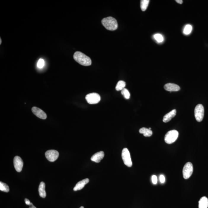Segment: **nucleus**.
Segmentation results:
<instances>
[{"mask_svg":"<svg viewBox=\"0 0 208 208\" xmlns=\"http://www.w3.org/2000/svg\"><path fill=\"white\" fill-rule=\"evenodd\" d=\"M74 59L80 65L84 66H89L92 65V60L88 56L79 51H77L73 56Z\"/></svg>","mask_w":208,"mask_h":208,"instance_id":"nucleus-1","label":"nucleus"},{"mask_svg":"<svg viewBox=\"0 0 208 208\" xmlns=\"http://www.w3.org/2000/svg\"><path fill=\"white\" fill-rule=\"evenodd\" d=\"M101 23L103 25L107 30L115 31L117 29L118 25L116 19L112 17L105 18L102 19Z\"/></svg>","mask_w":208,"mask_h":208,"instance_id":"nucleus-2","label":"nucleus"},{"mask_svg":"<svg viewBox=\"0 0 208 208\" xmlns=\"http://www.w3.org/2000/svg\"><path fill=\"white\" fill-rule=\"evenodd\" d=\"M178 135H179V133L176 130L169 131L165 135V142L169 144L173 143L176 141L177 139L178 138Z\"/></svg>","mask_w":208,"mask_h":208,"instance_id":"nucleus-3","label":"nucleus"},{"mask_svg":"<svg viewBox=\"0 0 208 208\" xmlns=\"http://www.w3.org/2000/svg\"><path fill=\"white\" fill-rule=\"evenodd\" d=\"M195 116L196 120L198 122L202 121L204 115V109L201 104L196 105L195 109Z\"/></svg>","mask_w":208,"mask_h":208,"instance_id":"nucleus-4","label":"nucleus"},{"mask_svg":"<svg viewBox=\"0 0 208 208\" xmlns=\"http://www.w3.org/2000/svg\"><path fill=\"white\" fill-rule=\"evenodd\" d=\"M122 158L124 165L128 167H131L132 166V159H131L130 153L127 148H123L122 151Z\"/></svg>","mask_w":208,"mask_h":208,"instance_id":"nucleus-5","label":"nucleus"},{"mask_svg":"<svg viewBox=\"0 0 208 208\" xmlns=\"http://www.w3.org/2000/svg\"><path fill=\"white\" fill-rule=\"evenodd\" d=\"M193 172V166L191 162L186 163L183 167V178L185 179H188L191 176Z\"/></svg>","mask_w":208,"mask_h":208,"instance_id":"nucleus-6","label":"nucleus"},{"mask_svg":"<svg viewBox=\"0 0 208 208\" xmlns=\"http://www.w3.org/2000/svg\"><path fill=\"white\" fill-rule=\"evenodd\" d=\"M87 102L89 104H96L98 103L101 100L100 95L96 93L88 94L85 97Z\"/></svg>","mask_w":208,"mask_h":208,"instance_id":"nucleus-7","label":"nucleus"},{"mask_svg":"<svg viewBox=\"0 0 208 208\" xmlns=\"http://www.w3.org/2000/svg\"><path fill=\"white\" fill-rule=\"evenodd\" d=\"M59 152L56 150H49L46 151L45 156L49 161L53 162L56 161L59 157Z\"/></svg>","mask_w":208,"mask_h":208,"instance_id":"nucleus-8","label":"nucleus"},{"mask_svg":"<svg viewBox=\"0 0 208 208\" xmlns=\"http://www.w3.org/2000/svg\"><path fill=\"white\" fill-rule=\"evenodd\" d=\"M22 159L19 156H15L14 159V165L15 170L20 172L22 170L23 166Z\"/></svg>","mask_w":208,"mask_h":208,"instance_id":"nucleus-9","label":"nucleus"},{"mask_svg":"<svg viewBox=\"0 0 208 208\" xmlns=\"http://www.w3.org/2000/svg\"><path fill=\"white\" fill-rule=\"evenodd\" d=\"M32 111L35 115L40 119H45L47 118V115L44 111L37 107L32 108Z\"/></svg>","mask_w":208,"mask_h":208,"instance_id":"nucleus-10","label":"nucleus"},{"mask_svg":"<svg viewBox=\"0 0 208 208\" xmlns=\"http://www.w3.org/2000/svg\"><path fill=\"white\" fill-rule=\"evenodd\" d=\"M164 88L169 92H177L180 89V87L174 83H169L165 85Z\"/></svg>","mask_w":208,"mask_h":208,"instance_id":"nucleus-11","label":"nucleus"},{"mask_svg":"<svg viewBox=\"0 0 208 208\" xmlns=\"http://www.w3.org/2000/svg\"><path fill=\"white\" fill-rule=\"evenodd\" d=\"M105 156V154L103 151H100L96 153L94 155H92L91 158L92 161H94L96 163H99L101 160L103 159Z\"/></svg>","mask_w":208,"mask_h":208,"instance_id":"nucleus-12","label":"nucleus"},{"mask_svg":"<svg viewBox=\"0 0 208 208\" xmlns=\"http://www.w3.org/2000/svg\"><path fill=\"white\" fill-rule=\"evenodd\" d=\"M177 111L175 109H174L172 111L168 113L164 116L163 118V121L164 123H167L171 120L172 118L174 117L176 115Z\"/></svg>","mask_w":208,"mask_h":208,"instance_id":"nucleus-13","label":"nucleus"},{"mask_svg":"<svg viewBox=\"0 0 208 208\" xmlns=\"http://www.w3.org/2000/svg\"><path fill=\"white\" fill-rule=\"evenodd\" d=\"M89 182L88 178H86L80 182H78L74 187L73 190L74 191H79L84 188L85 185Z\"/></svg>","mask_w":208,"mask_h":208,"instance_id":"nucleus-14","label":"nucleus"},{"mask_svg":"<svg viewBox=\"0 0 208 208\" xmlns=\"http://www.w3.org/2000/svg\"><path fill=\"white\" fill-rule=\"evenodd\" d=\"M208 199L206 196H203L199 201V208H207Z\"/></svg>","mask_w":208,"mask_h":208,"instance_id":"nucleus-15","label":"nucleus"},{"mask_svg":"<svg viewBox=\"0 0 208 208\" xmlns=\"http://www.w3.org/2000/svg\"><path fill=\"white\" fill-rule=\"evenodd\" d=\"M38 190L40 196L42 198H45L46 193L45 191V184L44 182H41L39 187Z\"/></svg>","mask_w":208,"mask_h":208,"instance_id":"nucleus-16","label":"nucleus"},{"mask_svg":"<svg viewBox=\"0 0 208 208\" xmlns=\"http://www.w3.org/2000/svg\"><path fill=\"white\" fill-rule=\"evenodd\" d=\"M139 132L141 134H143L144 136L145 137H151L153 134L152 131L149 128H142L139 130Z\"/></svg>","mask_w":208,"mask_h":208,"instance_id":"nucleus-17","label":"nucleus"},{"mask_svg":"<svg viewBox=\"0 0 208 208\" xmlns=\"http://www.w3.org/2000/svg\"><path fill=\"white\" fill-rule=\"evenodd\" d=\"M125 86L126 83L124 81H119L116 84V89L118 91H121L125 88Z\"/></svg>","mask_w":208,"mask_h":208,"instance_id":"nucleus-18","label":"nucleus"},{"mask_svg":"<svg viewBox=\"0 0 208 208\" xmlns=\"http://www.w3.org/2000/svg\"><path fill=\"white\" fill-rule=\"evenodd\" d=\"M150 1L149 0H142L141 1L140 7L143 11H145L147 8L148 6L149 3Z\"/></svg>","mask_w":208,"mask_h":208,"instance_id":"nucleus-19","label":"nucleus"},{"mask_svg":"<svg viewBox=\"0 0 208 208\" xmlns=\"http://www.w3.org/2000/svg\"><path fill=\"white\" fill-rule=\"evenodd\" d=\"M0 190L3 192H8L9 191V188L6 183L1 182H0Z\"/></svg>","mask_w":208,"mask_h":208,"instance_id":"nucleus-20","label":"nucleus"},{"mask_svg":"<svg viewBox=\"0 0 208 208\" xmlns=\"http://www.w3.org/2000/svg\"><path fill=\"white\" fill-rule=\"evenodd\" d=\"M121 94L123 95L124 98L126 99H129L130 97V93L128 90L126 88H124L123 90H122L121 92Z\"/></svg>","mask_w":208,"mask_h":208,"instance_id":"nucleus-21","label":"nucleus"},{"mask_svg":"<svg viewBox=\"0 0 208 208\" xmlns=\"http://www.w3.org/2000/svg\"><path fill=\"white\" fill-rule=\"evenodd\" d=\"M192 26L191 25L188 24V25H186L185 27L184 30H183V33L186 35L190 34L192 31Z\"/></svg>","mask_w":208,"mask_h":208,"instance_id":"nucleus-22","label":"nucleus"},{"mask_svg":"<svg viewBox=\"0 0 208 208\" xmlns=\"http://www.w3.org/2000/svg\"><path fill=\"white\" fill-rule=\"evenodd\" d=\"M154 38L158 42H161L164 41V38L161 34H156L154 35Z\"/></svg>","mask_w":208,"mask_h":208,"instance_id":"nucleus-23","label":"nucleus"},{"mask_svg":"<svg viewBox=\"0 0 208 208\" xmlns=\"http://www.w3.org/2000/svg\"><path fill=\"white\" fill-rule=\"evenodd\" d=\"M45 65V62L43 59H40L38 61L37 64V66L39 68H42Z\"/></svg>","mask_w":208,"mask_h":208,"instance_id":"nucleus-24","label":"nucleus"},{"mask_svg":"<svg viewBox=\"0 0 208 208\" xmlns=\"http://www.w3.org/2000/svg\"><path fill=\"white\" fill-rule=\"evenodd\" d=\"M151 180H152V183L154 184H157V177L156 175H153L151 177Z\"/></svg>","mask_w":208,"mask_h":208,"instance_id":"nucleus-25","label":"nucleus"},{"mask_svg":"<svg viewBox=\"0 0 208 208\" xmlns=\"http://www.w3.org/2000/svg\"><path fill=\"white\" fill-rule=\"evenodd\" d=\"M160 178V182H161V183H163L165 182V177H164V175H160V178Z\"/></svg>","mask_w":208,"mask_h":208,"instance_id":"nucleus-26","label":"nucleus"},{"mask_svg":"<svg viewBox=\"0 0 208 208\" xmlns=\"http://www.w3.org/2000/svg\"><path fill=\"white\" fill-rule=\"evenodd\" d=\"M25 204H26V205H31L32 204V203H31L30 202V201H29V200H28V199H25Z\"/></svg>","mask_w":208,"mask_h":208,"instance_id":"nucleus-27","label":"nucleus"},{"mask_svg":"<svg viewBox=\"0 0 208 208\" xmlns=\"http://www.w3.org/2000/svg\"><path fill=\"white\" fill-rule=\"evenodd\" d=\"M176 2L180 4H182L183 3V1L182 0H176Z\"/></svg>","mask_w":208,"mask_h":208,"instance_id":"nucleus-28","label":"nucleus"},{"mask_svg":"<svg viewBox=\"0 0 208 208\" xmlns=\"http://www.w3.org/2000/svg\"><path fill=\"white\" fill-rule=\"evenodd\" d=\"M30 207L29 208H37L36 207H35L34 205H33V204H32L31 205H30Z\"/></svg>","mask_w":208,"mask_h":208,"instance_id":"nucleus-29","label":"nucleus"},{"mask_svg":"<svg viewBox=\"0 0 208 208\" xmlns=\"http://www.w3.org/2000/svg\"><path fill=\"white\" fill-rule=\"evenodd\" d=\"M79 208H84V207H83V206H81V207Z\"/></svg>","mask_w":208,"mask_h":208,"instance_id":"nucleus-30","label":"nucleus"},{"mask_svg":"<svg viewBox=\"0 0 208 208\" xmlns=\"http://www.w3.org/2000/svg\"><path fill=\"white\" fill-rule=\"evenodd\" d=\"M0 40H1V42H0V44H1V42H1V39H0Z\"/></svg>","mask_w":208,"mask_h":208,"instance_id":"nucleus-31","label":"nucleus"}]
</instances>
